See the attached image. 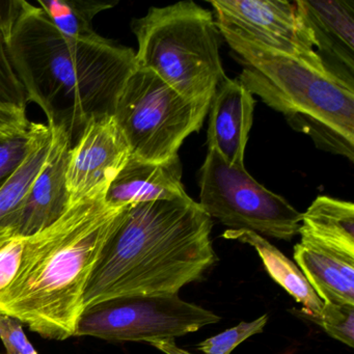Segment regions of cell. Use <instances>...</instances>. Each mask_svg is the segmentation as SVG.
Instances as JSON below:
<instances>
[{"label":"cell","mask_w":354,"mask_h":354,"mask_svg":"<svg viewBox=\"0 0 354 354\" xmlns=\"http://www.w3.org/2000/svg\"><path fill=\"white\" fill-rule=\"evenodd\" d=\"M8 46L28 103L38 105L47 126L64 128L72 142L92 120L113 115L138 67L133 49L101 36L68 38L24 0L10 26Z\"/></svg>","instance_id":"6da1fadb"},{"label":"cell","mask_w":354,"mask_h":354,"mask_svg":"<svg viewBox=\"0 0 354 354\" xmlns=\"http://www.w3.org/2000/svg\"><path fill=\"white\" fill-rule=\"evenodd\" d=\"M212 227L189 196L126 206L88 281L86 312L121 298L178 295L217 262Z\"/></svg>","instance_id":"7a4b0ae2"},{"label":"cell","mask_w":354,"mask_h":354,"mask_svg":"<svg viewBox=\"0 0 354 354\" xmlns=\"http://www.w3.org/2000/svg\"><path fill=\"white\" fill-rule=\"evenodd\" d=\"M125 208L107 204L105 194L86 198L28 236L17 275L0 294V312L45 339L75 337L88 281Z\"/></svg>","instance_id":"3957f363"},{"label":"cell","mask_w":354,"mask_h":354,"mask_svg":"<svg viewBox=\"0 0 354 354\" xmlns=\"http://www.w3.org/2000/svg\"><path fill=\"white\" fill-rule=\"evenodd\" d=\"M219 35L239 57L238 80L318 148L354 158V88L292 57L273 53L225 28Z\"/></svg>","instance_id":"277c9868"},{"label":"cell","mask_w":354,"mask_h":354,"mask_svg":"<svg viewBox=\"0 0 354 354\" xmlns=\"http://www.w3.org/2000/svg\"><path fill=\"white\" fill-rule=\"evenodd\" d=\"M138 68L150 70L182 96L211 103L225 77L212 12L194 1L155 7L131 22Z\"/></svg>","instance_id":"5b68a950"},{"label":"cell","mask_w":354,"mask_h":354,"mask_svg":"<svg viewBox=\"0 0 354 354\" xmlns=\"http://www.w3.org/2000/svg\"><path fill=\"white\" fill-rule=\"evenodd\" d=\"M210 103L190 101L150 70L136 67L115 106V117L134 158L160 163L178 155L200 131Z\"/></svg>","instance_id":"8992f818"},{"label":"cell","mask_w":354,"mask_h":354,"mask_svg":"<svg viewBox=\"0 0 354 354\" xmlns=\"http://www.w3.org/2000/svg\"><path fill=\"white\" fill-rule=\"evenodd\" d=\"M200 206L231 227L290 241L298 234L301 213L287 200L261 185L244 165H231L208 150L198 177Z\"/></svg>","instance_id":"52a82bcc"},{"label":"cell","mask_w":354,"mask_h":354,"mask_svg":"<svg viewBox=\"0 0 354 354\" xmlns=\"http://www.w3.org/2000/svg\"><path fill=\"white\" fill-rule=\"evenodd\" d=\"M219 321L218 315L179 295L136 296L113 300L84 313L75 337L149 344L184 337Z\"/></svg>","instance_id":"ba28073f"},{"label":"cell","mask_w":354,"mask_h":354,"mask_svg":"<svg viewBox=\"0 0 354 354\" xmlns=\"http://www.w3.org/2000/svg\"><path fill=\"white\" fill-rule=\"evenodd\" d=\"M217 28L329 75L294 1L211 0ZM331 76V75H330Z\"/></svg>","instance_id":"9c48e42d"},{"label":"cell","mask_w":354,"mask_h":354,"mask_svg":"<svg viewBox=\"0 0 354 354\" xmlns=\"http://www.w3.org/2000/svg\"><path fill=\"white\" fill-rule=\"evenodd\" d=\"M70 150L67 165L69 206L106 194L129 160V146L113 115L92 120Z\"/></svg>","instance_id":"30bf717a"},{"label":"cell","mask_w":354,"mask_h":354,"mask_svg":"<svg viewBox=\"0 0 354 354\" xmlns=\"http://www.w3.org/2000/svg\"><path fill=\"white\" fill-rule=\"evenodd\" d=\"M329 75L354 88L353 0H295Z\"/></svg>","instance_id":"8fae6325"},{"label":"cell","mask_w":354,"mask_h":354,"mask_svg":"<svg viewBox=\"0 0 354 354\" xmlns=\"http://www.w3.org/2000/svg\"><path fill=\"white\" fill-rule=\"evenodd\" d=\"M48 128L51 140L46 162L8 225L24 237L53 225L69 207L67 165L72 140L64 128Z\"/></svg>","instance_id":"7c38bea8"},{"label":"cell","mask_w":354,"mask_h":354,"mask_svg":"<svg viewBox=\"0 0 354 354\" xmlns=\"http://www.w3.org/2000/svg\"><path fill=\"white\" fill-rule=\"evenodd\" d=\"M254 95L238 78L225 76L209 107L208 150L231 165H244L248 136L254 122Z\"/></svg>","instance_id":"4fadbf2b"},{"label":"cell","mask_w":354,"mask_h":354,"mask_svg":"<svg viewBox=\"0 0 354 354\" xmlns=\"http://www.w3.org/2000/svg\"><path fill=\"white\" fill-rule=\"evenodd\" d=\"M182 183L179 155L160 163L130 156L105 194L107 204L124 207L138 203L187 198Z\"/></svg>","instance_id":"5bb4252c"},{"label":"cell","mask_w":354,"mask_h":354,"mask_svg":"<svg viewBox=\"0 0 354 354\" xmlns=\"http://www.w3.org/2000/svg\"><path fill=\"white\" fill-rule=\"evenodd\" d=\"M293 258L323 304H354V258L304 241Z\"/></svg>","instance_id":"9a60e30c"},{"label":"cell","mask_w":354,"mask_h":354,"mask_svg":"<svg viewBox=\"0 0 354 354\" xmlns=\"http://www.w3.org/2000/svg\"><path fill=\"white\" fill-rule=\"evenodd\" d=\"M300 241L354 258V205L319 196L301 213Z\"/></svg>","instance_id":"2e32d148"},{"label":"cell","mask_w":354,"mask_h":354,"mask_svg":"<svg viewBox=\"0 0 354 354\" xmlns=\"http://www.w3.org/2000/svg\"><path fill=\"white\" fill-rule=\"evenodd\" d=\"M223 236L225 239L236 240L252 246L271 279L304 306L299 312L308 316L319 314L323 306L322 300L310 287L295 262L290 260L266 238L246 230H227Z\"/></svg>","instance_id":"e0dca14e"},{"label":"cell","mask_w":354,"mask_h":354,"mask_svg":"<svg viewBox=\"0 0 354 354\" xmlns=\"http://www.w3.org/2000/svg\"><path fill=\"white\" fill-rule=\"evenodd\" d=\"M30 128L32 140L28 154L21 165L0 187V227L10 225L48 157L51 140L48 126L30 123Z\"/></svg>","instance_id":"ac0fdd59"},{"label":"cell","mask_w":354,"mask_h":354,"mask_svg":"<svg viewBox=\"0 0 354 354\" xmlns=\"http://www.w3.org/2000/svg\"><path fill=\"white\" fill-rule=\"evenodd\" d=\"M117 3L100 0H39L38 6L53 26L68 38L93 40L98 38L93 20L101 12L115 7Z\"/></svg>","instance_id":"d6986e66"},{"label":"cell","mask_w":354,"mask_h":354,"mask_svg":"<svg viewBox=\"0 0 354 354\" xmlns=\"http://www.w3.org/2000/svg\"><path fill=\"white\" fill-rule=\"evenodd\" d=\"M19 7V0L0 1V104L26 109L28 99L12 64L8 34Z\"/></svg>","instance_id":"ffe728a7"},{"label":"cell","mask_w":354,"mask_h":354,"mask_svg":"<svg viewBox=\"0 0 354 354\" xmlns=\"http://www.w3.org/2000/svg\"><path fill=\"white\" fill-rule=\"evenodd\" d=\"M329 337L352 348L354 346V304H323L317 316H308Z\"/></svg>","instance_id":"44dd1931"},{"label":"cell","mask_w":354,"mask_h":354,"mask_svg":"<svg viewBox=\"0 0 354 354\" xmlns=\"http://www.w3.org/2000/svg\"><path fill=\"white\" fill-rule=\"evenodd\" d=\"M268 319V315H263L252 322L242 321L237 326L205 339L198 344V349L205 354H231L245 339L263 333Z\"/></svg>","instance_id":"7402d4cb"},{"label":"cell","mask_w":354,"mask_h":354,"mask_svg":"<svg viewBox=\"0 0 354 354\" xmlns=\"http://www.w3.org/2000/svg\"><path fill=\"white\" fill-rule=\"evenodd\" d=\"M26 238L10 227H0V294L6 291L17 275Z\"/></svg>","instance_id":"603a6c76"},{"label":"cell","mask_w":354,"mask_h":354,"mask_svg":"<svg viewBox=\"0 0 354 354\" xmlns=\"http://www.w3.org/2000/svg\"><path fill=\"white\" fill-rule=\"evenodd\" d=\"M32 132L11 138H0V187L18 169L30 149Z\"/></svg>","instance_id":"cb8c5ba5"},{"label":"cell","mask_w":354,"mask_h":354,"mask_svg":"<svg viewBox=\"0 0 354 354\" xmlns=\"http://www.w3.org/2000/svg\"><path fill=\"white\" fill-rule=\"evenodd\" d=\"M0 339L6 348L3 354H39L24 333V323L1 312Z\"/></svg>","instance_id":"d4e9b609"},{"label":"cell","mask_w":354,"mask_h":354,"mask_svg":"<svg viewBox=\"0 0 354 354\" xmlns=\"http://www.w3.org/2000/svg\"><path fill=\"white\" fill-rule=\"evenodd\" d=\"M26 109L0 104V138H11L26 133L30 129Z\"/></svg>","instance_id":"484cf974"},{"label":"cell","mask_w":354,"mask_h":354,"mask_svg":"<svg viewBox=\"0 0 354 354\" xmlns=\"http://www.w3.org/2000/svg\"><path fill=\"white\" fill-rule=\"evenodd\" d=\"M149 345L157 348L165 354H192L186 350L181 349L176 345L175 339H159V341L151 342Z\"/></svg>","instance_id":"4316f807"},{"label":"cell","mask_w":354,"mask_h":354,"mask_svg":"<svg viewBox=\"0 0 354 354\" xmlns=\"http://www.w3.org/2000/svg\"><path fill=\"white\" fill-rule=\"evenodd\" d=\"M283 354H288V353H283Z\"/></svg>","instance_id":"83f0119b"}]
</instances>
